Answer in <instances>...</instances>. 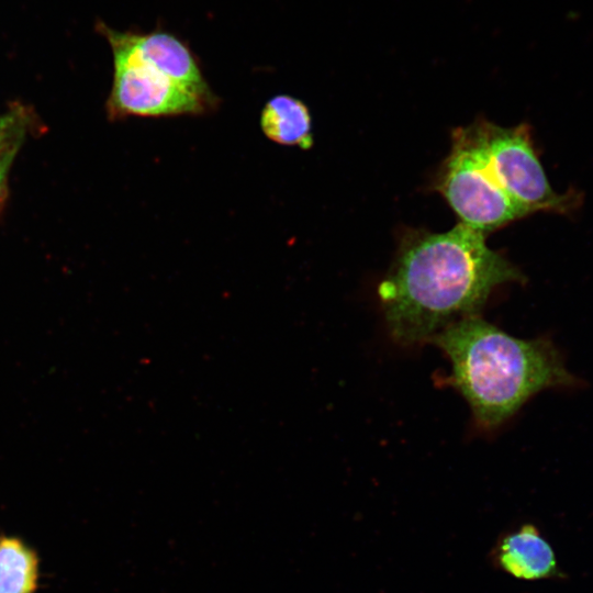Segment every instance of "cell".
Here are the masks:
<instances>
[{
    "label": "cell",
    "mask_w": 593,
    "mask_h": 593,
    "mask_svg": "<svg viewBox=\"0 0 593 593\" xmlns=\"http://www.w3.org/2000/svg\"><path fill=\"white\" fill-rule=\"evenodd\" d=\"M523 279L485 234L459 223L444 233L406 232L378 294L391 337L410 346L479 315L494 289Z\"/></svg>",
    "instance_id": "6da1fadb"
},
{
    "label": "cell",
    "mask_w": 593,
    "mask_h": 593,
    "mask_svg": "<svg viewBox=\"0 0 593 593\" xmlns=\"http://www.w3.org/2000/svg\"><path fill=\"white\" fill-rule=\"evenodd\" d=\"M428 342L448 357L450 383L484 428L502 424L537 392L569 380L546 342L513 337L479 315L449 324Z\"/></svg>",
    "instance_id": "7a4b0ae2"
},
{
    "label": "cell",
    "mask_w": 593,
    "mask_h": 593,
    "mask_svg": "<svg viewBox=\"0 0 593 593\" xmlns=\"http://www.w3.org/2000/svg\"><path fill=\"white\" fill-rule=\"evenodd\" d=\"M435 189L460 223L483 234L530 214L496 179L477 121L452 131L451 148L438 170Z\"/></svg>",
    "instance_id": "3957f363"
},
{
    "label": "cell",
    "mask_w": 593,
    "mask_h": 593,
    "mask_svg": "<svg viewBox=\"0 0 593 593\" xmlns=\"http://www.w3.org/2000/svg\"><path fill=\"white\" fill-rule=\"evenodd\" d=\"M112 53L114 74L108 105L113 118L198 115L217 103L216 97L203 96L121 52Z\"/></svg>",
    "instance_id": "277c9868"
},
{
    "label": "cell",
    "mask_w": 593,
    "mask_h": 593,
    "mask_svg": "<svg viewBox=\"0 0 593 593\" xmlns=\"http://www.w3.org/2000/svg\"><path fill=\"white\" fill-rule=\"evenodd\" d=\"M475 121L493 172L515 202L530 214L568 205L569 198L557 194L550 187L527 125L503 127L485 119Z\"/></svg>",
    "instance_id": "5b68a950"
},
{
    "label": "cell",
    "mask_w": 593,
    "mask_h": 593,
    "mask_svg": "<svg viewBox=\"0 0 593 593\" xmlns=\"http://www.w3.org/2000/svg\"><path fill=\"white\" fill-rule=\"evenodd\" d=\"M101 31L112 51L121 52L203 96L215 97L191 49L174 34L165 31L119 32L105 25Z\"/></svg>",
    "instance_id": "8992f818"
},
{
    "label": "cell",
    "mask_w": 593,
    "mask_h": 593,
    "mask_svg": "<svg viewBox=\"0 0 593 593\" xmlns=\"http://www.w3.org/2000/svg\"><path fill=\"white\" fill-rule=\"evenodd\" d=\"M493 558L507 574L526 581L564 579L549 541L534 524H524L503 536Z\"/></svg>",
    "instance_id": "52a82bcc"
},
{
    "label": "cell",
    "mask_w": 593,
    "mask_h": 593,
    "mask_svg": "<svg viewBox=\"0 0 593 593\" xmlns=\"http://www.w3.org/2000/svg\"><path fill=\"white\" fill-rule=\"evenodd\" d=\"M260 127L270 141L309 149L313 144L312 118L299 99L278 94L267 101L260 114Z\"/></svg>",
    "instance_id": "ba28073f"
},
{
    "label": "cell",
    "mask_w": 593,
    "mask_h": 593,
    "mask_svg": "<svg viewBox=\"0 0 593 593\" xmlns=\"http://www.w3.org/2000/svg\"><path fill=\"white\" fill-rule=\"evenodd\" d=\"M40 578L36 551L15 536H0V593H35Z\"/></svg>",
    "instance_id": "9c48e42d"
},
{
    "label": "cell",
    "mask_w": 593,
    "mask_h": 593,
    "mask_svg": "<svg viewBox=\"0 0 593 593\" xmlns=\"http://www.w3.org/2000/svg\"><path fill=\"white\" fill-rule=\"evenodd\" d=\"M22 125L14 113L0 115V154L9 147L19 144Z\"/></svg>",
    "instance_id": "30bf717a"
},
{
    "label": "cell",
    "mask_w": 593,
    "mask_h": 593,
    "mask_svg": "<svg viewBox=\"0 0 593 593\" xmlns=\"http://www.w3.org/2000/svg\"><path fill=\"white\" fill-rule=\"evenodd\" d=\"M18 145L19 144H15L11 147H9L8 149H5L4 152H2L0 154V190L2 188V184L4 182V179H5V176H7V172L9 170V167L13 160V157L16 153V149H18Z\"/></svg>",
    "instance_id": "8fae6325"
}]
</instances>
